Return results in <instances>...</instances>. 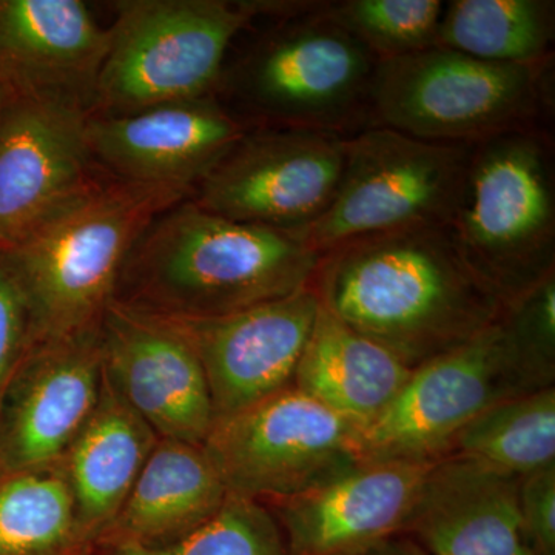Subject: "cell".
<instances>
[{
  "instance_id": "cell-9",
  "label": "cell",
  "mask_w": 555,
  "mask_h": 555,
  "mask_svg": "<svg viewBox=\"0 0 555 555\" xmlns=\"http://www.w3.org/2000/svg\"><path fill=\"white\" fill-rule=\"evenodd\" d=\"M364 429L294 386L215 423L204 441L229 494L291 499L363 460Z\"/></svg>"
},
{
  "instance_id": "cell-2",
  "label": "cell",
  "mask_w": 555,
  "mask_h": 555,
  "mask_svg": "<svg viewBox=\"0 0 555 555\" xmlns=\"http://www.w3.org/2000/svg\"><path fill=\"white\" fill-rule=\"evenodd\" d=\"M321 255L305 240L182 201L131 250L116 301L167 318L232 315L310 287Z\"/></svg>"
},
{
  "instance_id": "cell-30",
  "label": "cell",
  "mask_w": 555,
  "mask_h": 555,
  "mask_svg": "<svg viewBox=\"0 0 555 555\" xmlns=\"http://www.w3.org/2000/svg\"><path fill=\"white\" fill-rule=\"evenodd\" d=\"M521 518L539 555H555V466L520 478Z\"/></svg>"
},
{
  "instance_id": "cell-11",
  "label": "cell",
  "mask_w": 555,
  "mask_h": 555,
  "mask_svg": "<svg viewBox=\"0 0 555 555\" xmlns=\"http://www.w3.org/2000/svg\"><path fill=\"white\" fill-rule=\"evenodd\" d=\"M347 139L288 127L248 129L190 201L208 214L305 240L337 195Z\"/></svg>"
},
{
  "instance_id": "cell-21",
  "label": "cell",
  "mask_w": 555,
  "mask_h": 555,
  "mask_svg": "<svg viewBox=\"0 0 555 555\" xmlns=\"http://www.w3.org/2000/svg\"><path fill=\"white\" fill-rule=\"evenodd\" d=\"M158 440L104 378L98 406L61 459L79 524L96 550Z\"/></svg>"
},
{
  "instance_id": "cell-20",
  "label": "cell",
  "mask_w": 555,
  "mask_h": 555,
  "mask_svg": "<svg viewBox=\"0 0 555 555\" xmlns=\"http://www.w3.org/2000/svg\"><path fill=\"white\" fill-rule=\"evenodd\" d=\"M229 491L203 444L159 438L98 547H166L211 520Z\"/></svg>"
},
{
  "instance_id": "cell-32",
  "label": "cell",
  "mask_w": 555,
  "mask_h": 555,
  "mask_svg": "<svg viewBox=\"0 0 555 555\" xmlns=\"http://www.w3.org/2000/svg\"><path fill=\"white\" fill-rule=\"evenodd\" d=\"M2 105H3V94H2V91H0V109H2Z\"/></svg>"
},
{
  "instance_id": "cell-6",
  "label": "cell",
  "mask_w": 555,
  "mask_h": 555,
  "mask_svg": "<svg viewBox=\"0 0 555 555\" xmlns=\"http://www.w3.org/2000/svg\"><path fill=\"white\" fill-rule=\"evenodd\" d=\"M554 60L495 64L437 46L378 62L374 127L441 144L474 145L511 131L547 129Z\"/></svg>"
},
{
  "instance_id": "cell-15",
  "label": "cell",
  "mask_w": 555,
  "mask_h": 555,
  "mask_svg": "<svg viewBox=\"0 0 555 555\" xmlns=\"http://www.w3.org/2000/svg\"><path fill=\"white\" fill-rule=\"evenodd\" d=\"M100 326L31 347L0 403V466L60 462L89 422L104 386Z\"/></svg>"
},
{
  "instance_id": "cell-25",
  "label": "cell",
  "mask_w": 555,
  "mask_h": 555,
  "mask_svg": "<svg viewBox=\"0 0 555 555\" xmlns=\"http://www.w3.org/2000/svg\"><path fill=\"white\" fill-rule=\"evenodd\" d=\"M452 452L520 478L555 466V387L488 409L455 437Z\"/></svg>"
},
{
  "instance_id": "cell-26",
  "label": "cell",
  "mask_w": 555,
  "mask_h": 555,
  "mask_svg": "<svg viewBox=\"0 0 555 555\" xmlns=\"http://www.w3.org/2000/svg\"><path fill=\"white\" fill-rule=\"evenodd\" d=\"M443 10L441 0H339L327 14L385 62L440 46Z\"/></svg>"
},
{
  "instance_id": "cell-23",
  "label": "cell",
  "mask_w": 555,
  "mask_h": 555,
  "mask_svg": "<svg viewBox=\"0 0 555 555\" xmlns=\"http://www.w3.org/2000/svg\"><path fill=\"white\" fill-rule=\"evenodd\" d=\"M83 532L61 460L0 466V555H94Z\"/></svg>"
},
{
  "instance_id": "cell-7",
  "label": "cell",
  "mask_w": 555,
  "mask_h": 555,
  "mask_svg": "<svg viewBox=\"0 0 555 555\" xmlns=\"http://www.w3.org/2000/svg\"><path fill=\"white\" fill-rule=\"evenodd\" d=\"M90 116H122L217 91L230 47L257 0H122Z\"/></svg>"
},
{
  "instance_id": "cell-14",
  "label": "cell",
  "mask_w": 555,
  "mask_h": 555,
  "mask_svg": "<svg viewBox=\"0 0 555 555\" xmlns=\"http://www.w3.org/2000/svg\"><path fill=\"white\" fill-rule=\"evenodd\" d=\"M318 312L320 301L308 287L232 315L164 318L195 349L217 423L294 385Z\"/></svg>"
},
{
  "instance_id": "cell-19",
  "label": "cell",
  "mask_w": 555,
  "mask_h": 555,
  "mask_svg": "<svg viewBox=\"0 0 555 555\" xmlns=\"http://www.w3.org/2000/svg\"><path fill=\"white\" fill-rule=\"evenodd\" d=\"M518 489L520 477L452 452L430 467L400 535L429 555H539Z\"/></svg>"
},
{
  "instance_id": "cell-13",
  "label": "cell",
  "mask_w": 555,
  "mask_h": 555,
  "mask_svg": "<svg viewBox=\"0 0 555 555\" xmlns=\"http://www.w3.org/2000/svg\"><path fill=\"white\" fill-rule=\"evenodd\" d=\"M104 378L159 438L204 444L215 426L203 364L167 318L113 299L100 326Z\"/></svg>"
},
{
  "instance_id": "cell-28",
  "label": "cell",
  "mask_w": 555,
  "mask_h": 555,
  "mask_svg": "<svg viewBox=\"0 0 555 555\" xmlns=\"http://www.w3.org/2000/svg\"><path fill=\"white\" fill-rule=\"evenodd\" d=\"M511 345L545 387L555 382V273L507 306L502 315Z\"/></svg>"
},
{
  "instance_id": "cell-27",
  "label": "cell",
  "mask_w": 555,
  "mask_h": 555,
  "mask_svg": "<svg viewBox=\"0 0 555 555\" xmlns=\"http://www.w3.org/2000/svg\"><path fill=\"white\" fill-rule=\"evenodd\" d=\"M94 555H287V551L264 503L229 494L217 516L175 545L101 546Z\"/></svg>"
},
{
  "instance_id": "cell-22",
  "label": "cell",
  "mask_w": 555,
  "mask_h": 555,
  "mask_svg": "<svg viewBox=\"0 0 555 555\" xmlns=\"http://www.w3.org/2000/svg\"><path fill=\"white\" fill-rule=\"evenodd\" d=\"M411 372L320 306L292 386L366 429L396 400Z\"/></svg>"
},
{
  "instance_id": "cell-5",
  "label": "cell",
  "mask_w": 555,
  "mask_h": 555,
  "mask_svg": "<svg viewBox=\"0 0 555 555\" xmlns=\"http://www.w3.org/2000/svg\"><path fill=\"white\" fill-rule=\"evenodd\" d=\"M547 129L477 142L447 225L474 275L509 306L555 273L554 144Z\"/></svg>"
},
{
  "instance_id": "cell-10",
  "label": "cell",
  "mask_w": 555,
  "mask_h": 555,
  "mask_svg": "<svg viewBox=\"0 0 555 555\" xmlns=\"http://www.w3.org/2000/svg\"><path fill=\"white\" fill-rule=\"evenodd\" d=\"M545 389L507 338L502 318L465 345L412 369L363 433L364 460H438L470 422L509 398Z\"/></svg>"
},
{
  "instance_id": "cell-16",
  "label": "cell",
  "mask_w": 555,
  "mask_h": 555,
  "mask_svg": "<svg viewBox=\"0 0 555 555\" xmlns=\"http://www.w3.org/2000/svg\"><path fill=\"white\" fill-rule=\"evenodd\" d=\"M437 460H361L291 499L264 503L287 555H366L400 535Z\"/></svg>"
},
{
  "instance_id": "cell-4",
  "label": "cell",
  "mask_w": 555,
  "mask_h": 555,
  "mask_svg": "<svg viewBox=\"0 0 555 555\" xmlns=\"http://www.w3.org/2000/svg\"><path fill=\"white\" fill-rule=\"evenodd\" d=\"M192 193L177 185L96 179L7 251L38 341L100 326L138 241L163 211Z\"/></svg>"
},
{
  "instance_id": "cell-17",
  "label": "cell",
  "mask_w": 555,
  "mask_h": 555,
  "mask_svg": "<svg viewBox=\"0 0 555 555\" xmlns=\"http://www.w3.org/2000/svg\"><path fill=\"white\" fill-rule=\"evenodd\" d=\"M247 130L211 94L130 115L90 116L87 141L108 177L193 192Z\"/></svg>"
},
{
  "instance_id": "cell-3",
  "label": "cell",
  "mask_w": 555,
  "mask_h": 555,
  "mask_svg": "<svg viewBox=\"0 0 555 555\" xmlns=\"http://www.w3.org/2000/svg\"><path fill=\"white\" fill-rule=\"evenodd\" d=\"M328 2H288L232 62L215 91L247 129L288 127L350 138L374 127L378 61L327 14Z\"/></svg>"
},
{
  "instance_id": "cell-1",
  "label": "cell",
  "mask_w": 555,
  "mask_h": 555,
  "mask_svg": "<svg viewBox=\"0 0 555 555\" xmlns=\"http://www.w3.org/2000/svg\"><path fill=\"white\" fill-rule=\"evenodd\" d=\"M310 288L321 308L409 369L465 345L506 309L467 268L447 225L331 248Z\"/></svg>"
},
{
  "instance_id": "cell-18",
  "label": "cell",
  "mask_w": 555,
  "mask_h": 555,
  "mask_svg": "<svg viewBox=\"0 0 555 555\" xmlns=\"http://www.w3.org/2000/svg\"><path fill=\"white\" fill-rule=\"evenodd\" d=\"M109 46L82 0H0V91L93 112Z\"/></svg>"
},
{
  "instance_id": "cell-31",
  "label": "cell",
  "mask_w": 555,
  "mask_h": 555,
  "mask_svg": "<svg viewBox=\"0 0 555 555\" xmlns=\"http://www.w3.org/2000/svg\"><path fill=\"white\" fill-rule=\"evenodd\" d=\"M366 555H429L406 535H393L372 547Z\"/></svg>"
},
{
  "instance_id": "cell-24",
  "label": "cell",
  "mask_w": 555,
  "mask_h": 555,
  "mask_svg": "<svg viewBox=\"0 0 555 555\" xmlns=\"http://www.w3.org/2000/svg\"><path fill=\"white\" fill-rule=\"evenodd\" d=\"M553 0H452L444 3L438 43L495 64L554 60Z\"/></svg>"
},
{
  "instance_id": "cell-29",
  "label": "cell",
  "mask_w": 555,
  "mask_h": 555,
  "mask_svg": "<svg viewBox=\"0 0 555 555\" xmlns=\"http://www.w3.org/2000/svg\"><path fill=\"white\" fill-rule=\"evenodd\" d=\"M38 343L30 305L5 254H0V403L22 361Z\"/></svg>"
},
{
  "instance_id": "cell-12",
  "label": "cell",
  "mask_w": 555,
  "mask_h": 555,
  "mask_svg": "<svg viewBox=\"0 0 555 555\" xmlns=\"http://www.w3.org/2000/svg\"><path fill=\"white\" fill-rule=\"evenodd\" d=\"M90 115L36 98L3 96L0 109V254L94 184Z\"/></svg>"
},
{
  "instance_id": "cell-8",
  "label": "cell",
  "mask_w": 555,
  "mask_h": 555,
  "mask_svg": "<svg viewBox=\"0 0 555 555\" xmlns=\"http://www.w3.org/2000/svg\"><path fill=\"white\" fill-rule=\"evenodd\" d=\"M473 145L441 144L387 127L347 139L337 195L305 241L323 255L349 241L451 221Z\"/></svg>"
}]
</instances>
